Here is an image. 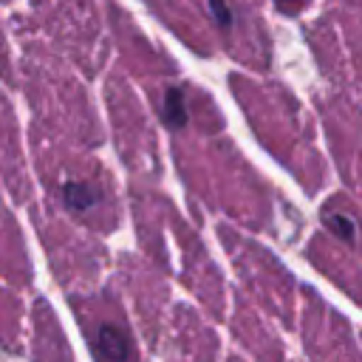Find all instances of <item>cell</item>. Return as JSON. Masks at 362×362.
Returning <instances> with one entry per match:
<instances>
[{
  "instance_id": "obj_3",
  "label": "cell",
  "mask_w": 362,
  "mask_h": 362,
  "mask_svg": "<svg viewBox=\"0 0 362 362\" xmlns=\"http://www.w3.org/2000/svg\"><path fill=\"white\" fill-rule=\"evenodd\" d=\"M62 198H65V204H68L71 209L85 212V209L96 206V201H99V189H93L90 184H82V181H71V184L62 187Z\"/></svg>"
},
{
  "instance_id": "obj_2",
  "label": "cell",
  "mask_w": 362,
  "mask_h": 362,
  "mask_svg": "<svg viewBox=\"0 0 362 362\" xmlns=\"http://www.w3.org/2000/svg\"><path fill=\"white\" fill-rule=\"evenodd\" d=\"M161 119L170 127H184L187 124V102H184V90L181 88H170L161 99Z\"/></svg>"
},
{
  "instance_id": "obj_6",
  "label": "cell",
  "mask_w": 362,
  "mask_h": 362,
  "mask_svg": "<svg viewBox=\"0 0 362 362\" xmlns=\"http://www.w3.org/2000/svg\"><path fill=\"white\" fill-rule=\"evenodd\" d=\"M277 3H280V6H283V8H288V0H277Z\"/></svg>"
},
{
  "instance_id": "obj_1",
  "label": "cell",
  "mask_w": 362,
  "mask_h": 362,
  "mask_svg": "<svg viewBox=\"0 0 362 362\" xmlns=\"http://www.w3.org/2000/svg\"><path fill=\"white\" fill-rule=\"evenodd\" d=\"M93 345H96V354L105 356V359H127L133 354L130 345H127V337L113 325H102Z\"/></svg>"
},
{
  "instance_id": "obj_4",
  "label": "cell",
  "mask_w": 362,
  "mask_h": 362,
  "mask_svg": "<svg viewBox=\"0 0 362 362\" xmlns=\"http://www.w3.org/2000/svg\"><path fill=\"white\" fill-rule=\"evenodd\" d=\"M325 226H328L334 235H339L342 240H354V235H356V223H354L348 215L325 212Z\"/></svg>"
},
{
  "instance_id": "obj_5",
  "label": "cell",
  "mask_w": 362,
  "mask_h": 362,
  "mask_svg": "<svg viewBox=\"0 0 362 362\" xmlns=\"http://www.w3.org/2000/svg\"><path fill=\"white\" fill-rule=\"evenodd\" d=\"M209 14L215 17V23L221 28H232V8L226 6V0H209Z\"/></svg>"
}]
</instances>
